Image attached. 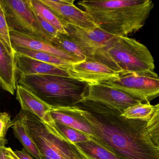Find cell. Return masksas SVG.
I'll list each match as a JSON object with an SVG mask.
<instances>
[{"instance_id":"15","label":"cell","mask_w":159,"mask_h":159,"mask_svg":"<svg viewBox=\"0 0 159 159\" xmlns=\"http://www.w3.org/2000/svg\"><path fill=\"white\" fill-rule=\"evenodd\" d=\"M16 68L20 76L56 75L70 77L67 71L58 67L15 53Z\"/></svg>"},{"instance_id":"17","label":"cell","mask_w":159,"mask_h":159,"mask_svg":"<svg viewBox=\"0 0 159 159\" xmlns=\"http://www.w3.org/2000/svg\"><path fill=\"white\" fill-rule=\"evenodd\" d=\"M12 47L16 52L26 56L33 59L58 67L65 70L66 71L67 70L69 69L73 64H75L47 52L35 51L19 46H12Z\"/></svg>"},{"instance_id":"1","label":"cell","mask_w":159,"mask_h":159,"mask_svg":"<svg viewBox=\"0 0 159 159\" xmlns=\"http://www.w3.org/2000/svg\"><path fill=\"white\" fill-rule=\"evenodd\" d=\"M90 123L92 140L120 159H159V149L152 143L147 122L128 119L119 111L91 101L76 105Z\"/></svg>"},{"instance_id":"2","label":"cell","mask_w":159,"mask_h":159,"mask_svg":"<svg viewBox=\"0 0 159 159\" xmlns=\"http://www.w3.org/2000/svg\"><path fill=\"white\" fill-rule=\"evenodd\" d=\"M78 3L100 28L116 37H128L139 31L154 7L150 0H84Z\"/></svg>"},{"instance_id":"7","label":"cell","mask_w":159,"mask_h":159,"mask_svg":"<svg viewBox=\"0 0 159 159\" xmlns=\"http://www.w3.org/2000/svg\"><path fill=\"white\" fill-rule=\"evenodd\" d=\"M104 83L119 89L144 103H150L159 97L158 75L125 74Z\"/></svg>"},{"instance_id":"20","label":"cell","mask_w":159,"mask_h":159,"mask_svg":"<svg viewBox=\"0 0 159 159\" xmlns=\"http://www.w3.org/2000/svg\"><path fill=\"white\" fill-rule=\"evenodd\" d=\"M50 43L59 50L74 56L81 61L87 59V57L79 44L68 35L59 32L56 38Z\"/></svg>"},{"instance_id":"26","label":"cell","mask_w":159,"mask_h":159,"mask_svg":"<svg viewBox=\"0 0 159 159\" xmlns=\"http://www.w3.org/2000/svg\"><path fill=\"white\" fill-rule=\"evenodd\" d=\"M27 4L30 9H31L34 17H35L36 21L39 24L40 27L41 29L42 30L47 37L49 42H50L52 40L56 38L59 32L50 23H48L47 21L44 20L42 17H41L28 3H27Z\"/></svg>"},{"instance_id":"19","label":"cell","mask_w":159,"mask_h":159,"mask_svg":"<svg viewBox=\"0 0 159 159\" xmlns=\"http://www.w3.org/2000/svg\"><path fill=\"white\" fill-rule=\"evenodd\" d=\"M75 145L87 159H120L92 139Z\"/></svg>"},{"instance_id":"21","label":"cell","mask_w":159,"mask_h":159,"mask_svg":"<svg viewBox=\"0 0 159 159\" xmlns=\"http://www.w3.org/2000/svg\"><path fill=\"white\" fill-rule=\"evenodd\" d=\"M27 2L36 11L44 20L52 25L58 32L67 35L61 21L54 13L40 0H26Z\"/></svg>"},{"instance_id":"13","label":"cell","mask_w":159,"mask_h":159,"mask_svg":"<svg viewBox=\"0 0 159 159\" xmlns=\"http://www.w3.org/2000/svg\"><path fill=\"white\" fill-rule=\"evenodd\" d=\"M10 31L12 46H19L30 50L47 52L74 63L82 62L74 56L59 50L51 44L48 41L20 33L12 30H10Z\"/></svg>"},{"instance_id":"28","label":"cell","mask_w":159,"mask_h":159,"mask_svg":"<svg viewBox=\"0 0 159 159\" xmlns=\"http://www.w3.org/2000/svg\"><path fill=\"white\" fill-rule=\"evenodd\" d=\"M14 152L19 159H34L33 156L27 152L24 148L22 150H17L16 151H14Z\"/></svg>"},{"instance_id":"29","label":"cell","mask_w":159,"mask_h":159,"mask_svg":"<svg viewBox=\"0 0 159 159\" xmlns=\"http://www.w3.org/2000/svg\"><path fill=\"white\" fill-rule=\"evenodd\" d=\"M5 153L7 159H19L11 148L5 147Z\"/></svg>"},{"instance_id":"9","label":"cell","mask_w":159,"mask_h":159,"mask_svg":"<svg viewBox=\"0 0 159 159\" xmlns=\"http://www.w3.org/2000/svg\"><path fill=\"white\" fill-rule=\"evenodd\" d=\"M63 25L68 36L79 44L87 57V59H93L96 51L106 46L115 37L99 27L84 29L70 24Z\"/></svg>"},{"instance_id":"10","label":"cell","mask_w":159,"mask_h":159,"mask_svg":"<svg viewBox=\"0 0 159 159\" xmlns=\"http://www.w3.org/2000/svg\"><path fill=\"white\" fill-rule=\"evenodd\" d=\"M67 71L70 78L88 84L104 83L120 76L119 73L107 65L95 59H86L73 64Z\"/></svg>"},{"instance_id":"24","label":"cell","mask_w":159,"mask_h":159,"mask_svg":"<svg viewBox=\"0 0 159 159\" xmlns=\"http://www.w3.org/2000/svg\"><path fill=\"white\" fill-rule=\"evenodd\" d=\"M155 111L147 122V129L152 143L159 149V103L155 105Z\"/></svg>"},{"instance_id":"11","label":"cell","mask_w":159,"mask_h":159,"mask_svg":"<svg viewBox=\"0 0 159 159\" xmlns=\"http://www.w3.org/2000/svg\"><path fill=\"white\" fill-rule=\"evenodd\" d=\"M16 99L21 105V109L34 114L45 124L57 129L55 122L51 115L52 107L30 90L17 84Z\"/></svg>"},{"instance_id":"8","label":"cell","mask_w":159,"mask_h":159,"mask_svg":"<svg viewBox=\"0 0 159 159\" xmlns=\"http://www.w3.org/2000/svg\"><path fill=\"white\" fill-rule=\"evenodd\" d=\"M86 101L96 102L122 112L129 107L143 103L105 83L89 84L88 93L84 102Z\"/></svg>"},{"instance_id":"16","label":"cell","mask_w":159,"mask_h":159,"mask_svg":"<svg viewBox=\"0 0 159 159\" xmlns=\"http://www.w3.org/2000/svg\"><path fill=\"white\" fill-rule=\"evenodd\" d=\"M0 84L2 89L14 95L17 88L16 52H11L0 41Z\"/></svg>"},{"instance_id":"23","label":"cell","mask_w":159,"mask_h":159,"mask_svg":"<svg viewBox=\"0 0 159 159\" xmlns=\"http://www.w3.org/2000/svg\"><path fill=\"white\" fill-rule=\"evenodd\" d=\"M55 124L57 129L73 144L84 142L91 139L89 136L79 130L57 122H55Z\"/></svg>"},{"instance_id":"6","label":"cell","mask_w":159,"mask_h":159,"mask_svg":"<svg viewBox=\"0 0 159 159\" xmlns=\"http://www.w3.org/2000/svg\"><path fill=\"white\" fill-rule=\"evenodd\" d=\"M0 6L3 8L10 30L49 41L26 1L1 0Z\"/></svg>"},{"instance_id":"27","label":"cell","mask_w":159,"mask_h":159,"mask_svg":"<svg viewBox=\"0 0 159 159\" xmlns=\"http://www.w3.org/2000/svg\"><path fill=\"white\" fill-rule=\"evenodd\" d=\"M13 122L11 116L6 112H1L0 114V147H5L8 143L6 138L8 130L12 127Z\"/></svg>"},{"instance_id":"4","label":"cell","mask_w":159,"mask_h":159,"mask_svg":"<svg viewBox=\"0 0 159 159\" xmlns=\"http://www.w3.org/2000/svg\"><path fill=\"white\" fill-rule=\"evenodd\" d=\"M17 84L55 108L75 107L84 102L89 88L86 83L56 75L20 76Z\"/></svg>"},{"instance_id":"12","label":"cell","mask_w":159,"mask_h":159,"mask_svg":"<svg viewBox=\"0 0 159 159\" xmlns=\"http://www.w3.org/2000/svg\"><path fill=\"white\" fill-rule=\"evenodd\" d=\"M40 1L54 13L62 24H70L84 29L99 27L89 14L75 5H59L53 0Z\"/></svg>"},{"instance_id":"25","label":"cell","mask_w":159,"mask_h":159,"mask_svg":"<svg viewBox=\"0 0 159 159\" xmlns=\"http://www.w3.org/2000/svg\"><path fill=\"white\" fill-rule=\"evenodd\" d=\"M0 41L3 43L11 52H15L11 41L10 29L1 6H0Z\"/></svg>"},{"instance_id":"3","label":"cell","mask_w":159,"mask_h":159,"mask_svg":"<svg viewBox=\"0 0 159 159\" xmlns=\"http://www.w3.org/2000/svg\"><path fill=\"white\" fill-rule=\"evenodd\" d=\"M93 59L107 65L120 75H157L154 58L147 47L128 37L115 36L98 50Z\"/></svg>"},{"instance_id":"30","label":"cell","mask_w":159,"mask_h":159,"mask_svg":"<svg viewBox=\"0 0 159 159\" xmlns=\"http://www.w3.org/2000/svg\"><path fill=\"white\" fill-rule=\"evenodd\" d=\"M0 152H1L0 159H7L6 153H5V147H0Z\"/></svg>"},{"instance_id":"5","label":"cell","mask_w":159,"mask_h":159,"mask_svg":"<svg viewBox=\"0 0 159 159\" xmlns=\"http://www.w3.org/2000/svg\"><path fill=\"white\" fill-rule=\"evenodd\" d=\"M17 115L23 120L41 159H87L57 129L45 124L34 114L21 109Z\"/></svg>"},{"instance_id":"22","label":"cell","mask_w":159,"mask_h":159,"mask_svg":"<svg viewBox=\"0 0 159 159\" xmlns=\"http://www.w3.org/2000/svg\"><path fill=\"white\" fill-rule=\"evenodd\" d=\"M155 109V106L150 103H140L125 110L121 116L126 119L148 122L153 116Z\"/></svg>"},{"instance_id":"14","label":"cell","mask_w":159,"mask_h":159,"mask_svg":"<svg viewBox=\"0 0 159 159\" xmlns=\"http://www.w3.org/2000/svg\"><path fill=\"white\" fill-rule=\"evenodd\" d=\"M51 115L55 122H57L81 131L93 138V131L90 123L82 114L77 106L65 108H52Z\"/></svg>"},{"instance_id":"18","label":"cell","mask_w":159,"mask_h":159,"mask_svg":"<svg viewBox=\"0 0 159 159\" xmlns=\"http://www.w3.org/2000/svg\"><path fill=\"white\" fill-rule=\"evenodd\" d=\"M13 122L14 134L16 137L22 143L24 148L35 159H41L39 149L28 132L21 117L16 115L13 120Z\"/></svg>"}]
</instances>
